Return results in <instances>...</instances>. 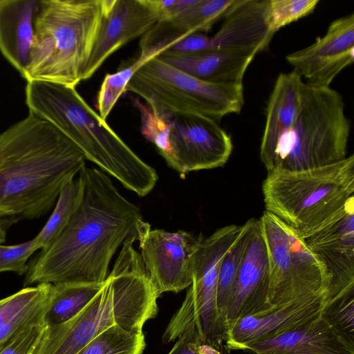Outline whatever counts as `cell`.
<instances>
[{
  "label": "cell",
  "mask_w": 354,
  "mask_h": 354,
  "mask_svg": "<svg viewBox=\"0 0 354 354\" xmlns=\"http://www.w3.org/2000/svg\"><path fill=\"white\" fill-rule=\"evenodd\" d=\"M78 177L83 187L79 207L59 235L28 266L24 286L102 283L118 248L136 237L141 211L118 191L109 177L86 166Z\"/></svg>",
  "instance_id": "1"
},
{
  "label": "cell",
  "mask_w": 354,
  "mask_h": 354,
  "mask_svg": "<svg viewBox=\"0 0 354 354\" xmlns=\"http://www.w3.org/2000/svg\"><path fill=\"white\" fill-rule=\"evenodd\" d=\"M85 160L60 131L31 113L1 133L0 243L13 225L46 214Z\"/></svg>",
  "instance_id": "2"
},
{
  "label": "cell",
  "mask_w": 354,
  "mask_h": 354,
  "mask_svg": "<svg viewBox=\"0 0 354 354\" xmlns=\"http://www.w3.org/2000/svg\"><path fill=\"white\" fill-rule=\"evenodd\" d=\"M25 95L29 113L56 127L86 160L139 196H145L154 188L158 180L156 170L100 118L75 87L31 80L27 82Z\"/></svg>",
  "instance_id": "3"
},
{
  "label": "cell",
  "mask_w": 354,
  "mask_h": 354,
  "mask_svg": "<svg viewBox=\"0 0 354 354\" xmlns=\"http://www.w3.org/2000/svg\"><path fill=\"white\" fill-rule=\"evenodd\" d=\"M134 236L123 244L101 291L77 315L48 327L35 354H77L111 326L142 331L144 324L158 313L161 295L151 281Z\"/></svg>",
  "instance_id": "4"
},
{
  "label": "cell",
  "mask_w": 354,
  "mask_h": 354,
  "mask_svg": "<svg viewBox=\"0 0 354 354\" xmlns=\"http://www.w3.org/2000/svg\"><path fill=\"white\" fill-rule=\"evenodd\" d=\"M103 17V0H39L27 82L76 87Z\"/></svg>",
  "instance_id": "5"
},
{
  "label": "cell",
  "mask_w": 354,
  "mask_h": 354,
  "mask_svg": "<svg viewBox=\"0 0 354 354\" xmlns=\"http://www.w3.org/2000/svg\"><path fill=\"white\" fill-rule=\"evenodd\" d=\"M351 122L342 96L330 87L304 83L295 120L263 163L268 173L299 171L346 157Z\"/></svg>",
  "instance_id": "6"
},
{
  "label": "cell",
  "mask_w": 354,
  "mask_h": 354,
  "mask_svg": "<svg viewBox=\"0 0 354 354\" xmlns=\"http://www.w3.org/2000/svg\"><path fill=\"white\" fill-rule=\"evenodd\" d=\"M262 192L266 211L303 236L354 196V155L311 169L268 172Z\"/></svg>",
  "instance_id": "7"
},
{
  "label": "cell",
  "mask_w": 354,
  "mask_h": 354,
  "mask_svg": "<svg viewBox=\"0 0 354 354\" xmlns=\"http://www.w3.org/2000/svg\"><path fill=\"white\" fill-rule=\"evenodd\" d=\"M136 93L160 113H196L216 121L239 113L244 104L243 82L214 83L151 58L130 80L125 92Z\"/></svg>",
  "instance_id": "8"
},
{
  "label": "cell",
  "mask_w": 354,
  "mask_h": 354,
  "mask_svg": "<svg viewBox=\"0 0 354 354\" xmlns=\"http://www.w3.org/2000/svg\"><path fill=\"white\" fill-rule=\"evenodd\" d=\"M244 225L221 227L208 237L198 236L192 257V282L180 308L170 319L163 337L176 340L191 326L199 330L202 344L220 352L225 340V328L216 304L217 283L222 259L243 231Z\"/></svg>",
  "instance_id": "9"
},
{
  "label": "cell",
  "mask_w": 354,
  "mask_h": 354,
  "mask_svg": "<svg viewBox=\"0 0 354 354\" xmlns=\"http://www.w3.org/2000/svg\"><path fill=\"white\" fill-rule=\"evenodd\" d=\"M269 259L268 302L277 306L327 292L330 276L292 227L265 211L259 218Z\"/></svg>",
  "instance_id": "10"
},
{
  "label": "cell",
  "mask_w": 354,
  "mask_h": 354,
  "mask_svg": "<svg viewBox=\"0 0 354 354\" xmlns=\"http://www.w3.org/2000/svg\"><path fill=\"white\" fill-rule=\"evenodd\" d=\"M170 114L169 150L163 158L180 177L227 163L233 143L217 121L196 113Z\"/></svg>",
  "instance_id": "11"
},
{
  "label": "cell",
  "mask_w": 354,
  "mask_h": 354,
  "mask_svg": "<svg viewBox=\"0 0 354 354\" xmlns=\"http://www.w3.org/2000/svg\"><path fill=\"white\" fill-rule=\"evenodd\" d=\"M136 240L149 278L160 295L177 293L192 284V257L198 236L183 230H151L142 219L137 226Z\"/></svg>",
  "instance_id": "12"
},
{
  "label": "cell",
  "mask_w": 354,
  "mask_h": 354,
  "mask_svg": "<svg viewBox=\"0 0 354 354\" xmlns=\"http://www.w3.org/2000/svg\"><path fill=\"white\" fill-rule=\"evenodd\" d=\"M300 236L330 276L326 301L354 289V196L317 228Z\"/></svg>",
  "instance_id": "13"
},
{
  "label": "cell",
  "mask_w": 354,
  "mask_h": 354,
  "mask_svg": "<svg viewBox=\"0 0 354 354\" xmlns=\"http://www.w3.org/2000/svg\"><path fill=\"white\" fill-rule=\"evenodd\" d=\"M153 0H103V17L81 82L91 77L122 46L144 35L160 20Z\"/></svg>",
  "instance_id": "14"
},
{
  "label": "cell",
  "mask_w": 354,
  "mask_h": 354,
  "mask_svg": "<svg viewBox=\"0 0 354 354\" xmlns=\"http://www.w3.org/2000/svg\"><path fill=\"white\" fill-rule=\"evenodd\" d=\"M286 59L306 80V84L330 87L335 77L354 61V14L334 20L323 37Z\"/></svg>",
  "instance_id": "15"
},
{
  "label": "cell",
  "mask_w": 354,
  "mask_h": 354,
  "mask_svg": "<svg viewBox=\"0 0 354 354\" xmlns=\"http://www.w3.org/2000/svg\"><path fill=\"white\" fill-rule=\"evenodd\" d=\"M269 281L267 245L259 219L252 218L247 245L226 308L225 333L240 318L272 306L268 302Z\"/></svg>",
  "instance_id": "16"
},
{
  "label": "cell",
  "mask_w": 354,
  "mask_h": 354,
  "mask_svg": "<svg viewBox=\"0 0 354 354\" xmlns=\"http://www.w3.org/2000/svg\"><path fill=\"white\" fill-rule=\"evenodd\" d=\"M326 299V293L315 294L240 318L226 330L227 349L245 351L253 343L306 324L320 315Z\"/></svg>",
  "instance_id": "17"
},
{
  "label": "cell",
  "mask_w": 354,
  "mask_h": 354,
  "mask_svg": "<svg viewBox=\"0 0 354 354\" xmlns=\"http://www.w3.org/2000/svg\"><path fill=\"white\" fill-rule=\"evenodd\" d=\"M268 0H236L224 21L209 37L208 51H229L256 55L268 47L274 35L266 20Z\"/></svg>",
  "instance_id": "18"
},
{
  "label": "cell",
  "mask_w": 354,
  "mask_h": 354,
  "mask_svg": "<svg viewBox=\"0 0 354 354\" xmlns=\"http://www.w3.org/2000/svg\"><path fill=\"white\" fill-rule=\"evenodd\" d=\"M254 354H354L321 315L273 338L249 345Z\"/></svg>",
  "instance_id": "19"
},
{
  "label": "cell",
  "mask_w": 354,
  "mask_h": 354,
  "mask_svg": "<svg viewBox=\"0 0 354 354\" xmlns=\"http://www.w3.org/2000/svg\"><path fill=\"white\" fill-rule=\"evenodd\" d=\"M236 0H198L178 15L158 21L140 40L142 48L167 50L187 35L208 32L216 22L224 18Z\"/></svg>",
  "instance_id": "20"
},
{
  "label": "cell",
  "mask_w": 354,
  "mask_h": 354,
  "mask_svg": "<svg viewBox=\"0 0 354 354\" xmlns=\"http://www.w3.org/2000/svg\"><path fill=\"white\" fill-rule=\"evenodd\" d=\"M39 0H0V51L24 73L35 36L34 19Z\"/></svg>",
  "instance_id": "21"
},
{
  "label": "cell",
  "mask_w": 354,
  "mask_h": 354,
  "mask_svg": "<svg viewBox=\"0 0 354 354\" xmlns=\"http://www.w3.org/2000/svg\"><path fill=\"white\" fill-rule=\"evenodd\" d=\"M157 57L198 79L214 83H234L243 82L255 55L229 51L184 54L165 50Z\"/></svg>",
  "instance_id": "22"
},
{
  "label": "cell",
  "mask_w": 354,
  "mask_h": 354,
  "mask_svg": "<svg viewBox=\"0 0 354 354\" xmlns=\"http://www.w3.org/2000/svg\"><path fill=\"white\" fill-rule=\"evenodd\" d=\"M304 82L294 70L280 73L269 97L266 123L260 146L264 163L272 153L281 136L292 125L299 106Z\"/></svg>",
  "instance_id": "23"
},
{
  "label": "cell",
  "mask_w": 354,
  "mask_h": 354,
  "mask_svg": "<svg viewBox=\"0 0 354 354\" xmlns=\"http://www.w3.org/2000/svg\"><path fill=\"white\" fill-rule=\"evenodd\" d=\"M104 281L52 283L49 302L44 317L46 326H55L73 317L101 291Z\"/></svg>",
  "instance_id": "24"
},
{
  "label": "cell",
  "mask_w": 354,
  "mask_h": 354,
  "mask_svg": "<svg viewBox=\"0 0 354 354\" xmlns=\"http://www.w3.org/2000/svg\"><path fill=\"white\" fill-rule=\"evenodd\" d=\"M82 192L79 177H71L64 183L50 218L35 237L39 249L47 248L65 228L79 207Z\"/></svg>",
  "instance_id": "25"
},
{
  "label": "cell",
  "mask_w": 354,
  "mask_h": 354,
  "mask_svg": "<svg viewBox=\"0 0 354 354\" xmlns=\"http://www.w3.org/2000/svg\"><path fill=\"white\" fill-rule=\"evenodd\" d=\"M162 52V50L157 48H140V55L131 65L116 73L105 75L97 97L98 114L102 119L106 121L137 71L147 62Z\"/></svg>",
  "instance_id": "26"
},
{
  "label": "cell",
  "mask_w": 354,
  "mask_h": 354,
  "mask_svg": "<svg viewBox=\"0 0 354 354\" xmlns=\"http://www.w3.org/2000/svg\"><path fill=\"white\" fill-rule=\"evenodd\" d=\"M145 347L142 331L127 330L115 325L96 336L77 354H142Z\"/></svg>",
  "instance_id": "27"
},
{
  "label": "cell",
  "mask_w": 354,
  "mask_h": 354,
  "mask_svg": "<svg viewBox=\"0 0 354 354\" xmlns=\"http://www.w3.org/2000/svg\"><path fill=\"white\" fill-rule=\"evenodd\" d=\"M252 221V218H250L243 224V231L221 261L217 283L216 304L223 324L232 286L248 241Z\"/></svg>",
  "instance_id": "28"
},
{
  "label": "cell",
  "mask_w": 354,
  "mask_h": 354,
  "mask_svg": "<svg viewBox=\"0 0 354 354\" xmlns=\"http://www.w3.org/2000/svg\"><path fill=\"white\" fill-rule=\"evenodd\" d=\"M320 315L343 341L354 348V289L326 300Z\"/></svg>",
  "instance_id": "29"
},
{
  "label": "cell",
  "mask_w": 354,
  "mask_h": 354,
  "mask_svg": "<svg viewBox=\"0 0 354 354\" xmlns=\"http://www.w3.org/2000/svg\"><path fill=\"white\" fill-rule=\"evenodd\" d=\"M141 120V132L164 158L169 150V133L171 128V114L160 113L138 98L133 100Z\"/></svg>",
  "instance_id": "30"
},
{
  "label": "cell",
  "mask_w": 354,
  "mask_h": 354,
  "mask_svg": "<svg viewBox=\"0 0 354 354\" xmlns=\"http://www.w3.org/2000/svg\"><path fill=\"white\" fill-rule=\"evenodd\" d=\"M319 0H268L266 20L274 35L281 28L310 15Z\"/></svg>",
  "instance_id": "31"
},
{
  "label": "cell",
  "mask_w": 354,
  "mask_h": 354,
  "mask_svg": "<svg viewBox=\"0 0 354 354\" xmlns=\"http://www.w3.org/2000/svg\"><path fill=\"white\" fill-rule=\"evenodd\" d=\"M52 283H39L26 287L15 294L0 300V328L22 310L46 297Z\"/></svg>",
  "instance_id": "32"
},
{
  "label": "cell",
  "mask_w": 354,
  "mask_h": 354,
  "mask_svg": "<svg viewBox=\"0 0 354 354\" xmlns=\"http://www.w3.org/2000/svg\"><path fill=\"white\" fill-rule=\"evenodd\" d=\"M50 293V291L46 297L22 310L0 328V350L19 333L33 324L44 321V314L49 302Z\"/></svg>",
  "instance_id": "33"
},
{
  "label": "cell",
  "mask_w": 354,
  "mask_h": 354,
  "mask_svg": "<svg viewBox=\"0 0 354 354\" xmlns=\"http://www.w3.org/2000/svg\"><path fill=\"white\" fill-rule=\"evenodd\" d=\"M39 249L35 238L14 245L0 243V273L13 272L19 275L26 274L30 256Z\"/></svg>",
  "instance_id": "34"
},
{
  "label": "cell",
  "mask_w": 354,
  "mask_h": 354,
  "mask_svg": "<svg viewBox=\"0 0 354 354\" xmlns=\"http://www.w3.org/2000/svg\"><path fill=\"white\" fill-rule=\"evenodd\" d=\"M46 329L44 321L26 328L1 349L0 354H35Z\"/></svg>",
  "instance_id": "35"
},
{
  "label": "cell",
  "mask_w": 354,
  "mask_h": 354,
  "mask_svg": "<svg viewBox=\"0 0 354 354\" xmlns=\"http://www.w3.org/2000/svg\"><path fill=\"white\" fill-rule=\"evenodd\" d=\"M209 48V36L201 33H194L183 38L166 50L177 53L191 54L207 52Z\"/></svg>",
  "instance_id": "36"
},
{
  "label": "cell",
  "mask_w": 354,
  "mask_h": 354,
  "mask_svg": "<svg viewBox=\"0 0 354 354\" xmlns=\"http://www.w3.org/2000/svg\"><path fill=\"white\" fill-rule=\"evenodd\" d=\"M202 344L201 337L196 326H191L177 338L174 346L168 354H199Z\"/></svg>",
  "instance_id": "37"
},
{
  "label": "cell",
  "mask_w": 354,
  "mask_h": 354,
  "mask_svg": "<svg viewBox=\"0 0 354 354\" xmlns=\"http://www.w3.org/2000/svg\"><path fill=\"white\" fill-rule=\"evenodd\" d=\"M198 0H153L160 20L175 17L196 3Z\"/></svg>",
  "instance_id": "38"
},
{
  "label": "cell",
  "mask_w": 354,
  "mask_h": 354,
  "mask_svg": "<svg viewBox=\"0 0 354 354\" xmlns=\"http://www.w3.org/2000/svg\"><path fill=\"white\" fill-rule=\"evenodd\" d=\"M199 354H221V353L209 345L201 344L199 347Z\"/></svg>",
  "instance_id": "39"
}]
</instances>
